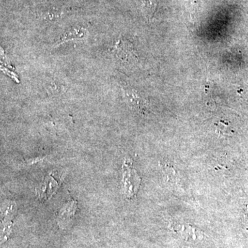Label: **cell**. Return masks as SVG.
I'll return each mask as SVG.
<instances>
[{
	"mask_svg": "<svg viewBox=\"0 0 248 248\" xmlns=\"http://www.w3.org/2000/svg\"><path fill=\"white\" fill-rule=\"evenodd\" d=\"M217 132L219 135H229L231 133V129L229 125L226 124V122H220L217 125Z\"/></svg>",
	"mask_w": 248,
	"mask_h": 248,
	"instance_id": "obj_6",
	"label": "cell"
},
{
	"mask_svg": "<svg viewBox=\"0 0 248 248\" xmlns=\"http://www.w3.org/2000/svg\"><path fill=\"white\" fill-rule=\"evenodd\" d=\"M158 0H142V9L148 16H153L157 7Z\"/></svg>",
	"mask_w": 248,
	"mask_h": 248,
	"instance_id": "obj_5",
	"label": "cell"
},
{
	"mask_svg": "<svg viewBox=\"0 0 248 248\" xmlns=\"http://www.w3.org/2000/svg\"><path fill=\"white\" fill-rule=\"evenodd\" d=\"M76 208V204L74 202L67 203L60 212L59 219L62 220V221H67L66 220L70 219L75 215Z\"/></svg>",
	"mask_w": 248,
	"mask_h": 248,
	"instance_id": "obj_4",
	"label": "cell"
},
{
	"mask_svg": "<svg viewBox=\"0 0 248 248\" xmlns=\"http://www.w3.org/2000/svg\"><path fill=\"white\" fill-rule=\"evenodd\" d=\"M123 169L124 194L128 198H131L138 192L141 179L132 167V165L130 163L128 164L126 160L124 163Z\"/></svg>",
	"mask_w": 248,
	"mask_h": 248,
	"instance_id": "obj_1",
	"label": "cell"
},
{
	"mask_svg": "<svg viewBox=\"0 0 248 248\" xmlns=\"http://www.w3.org/2000/svg\"><path fill=\"white\" fill-rule=\"evenodd\" d=\"M118 58L122 61L132 63L137 60V54L133 46L127 42H120L117 46Z\"/></svg>",
	"mask_w": 248,
	"mask_h": 248,
	"instance_id": "obj_3",
	"label": "cell"
},
{
	"mask_svg": "<svg viewBox=\"0 0 248 248\" xmlns=\"http://www.w3.org/2000/svg\"><path fill=\"white\" fill-rule=\"evenodd\" d=\"M59 181H57L54 177L53 174L46 176L43 184L41 186L40 188L37 190L39 197L42 200H47L53 196L54 192H56L59 187Z\"/></svg>",
	"mask_w": 248,
	"mask_h": 248,
	"instance_id": "obj_2",
	"label": "cell"
}]
</instances>
